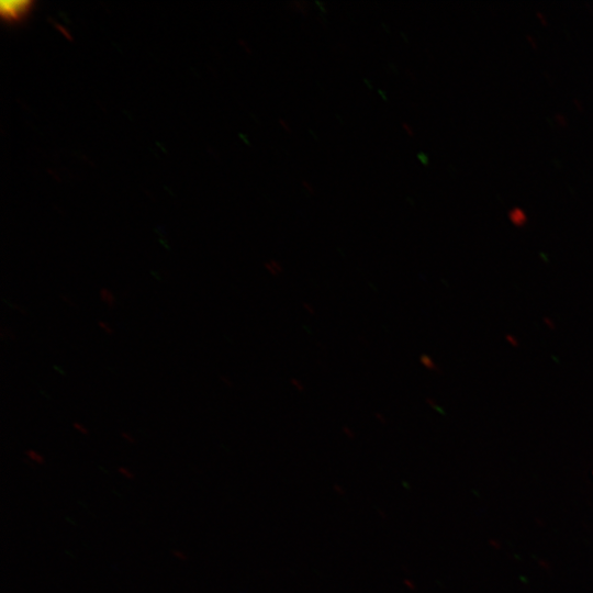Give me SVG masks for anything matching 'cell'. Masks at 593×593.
<instances>
[{
	"label": "cell",
	"mask_w": 593,
	"mask_h": 593,
	"mask_svg": "<svg viewBox=\"0 0 593 593\" xmlns=\"http://www.w3.org/2000/svg\"><path fill=\"white\" fill-rule=\"evenodd\" d=\"M32 1H2L0 13L3 20L14 23L23 20L32 9Z\"/></svg>",
	"instance_id": "obj_1"
},
{
	"label": "cell",
	"mask_w": 593,
	"mask_h": 593,
	"mask_svg": "<svg viewBox=\"0 0 593 593\" xmlns=\"http://www.w3.org/2000/svg\"><path fill=\"white\" fill-rule=\"evenodd\" d=\"M508 217L511 222L516 226H523L527 222V215L525 211L519 206L512 208L508 211Z\"/></svg>",
	"instance_id": "obj_2"
},
{
	"label": "cell",
	"mask_w": 593,
	"mask_h": 593,
	"mask_svg": "<svg viewBox=\"0 0 593 593\" xmlns=\"http://www.w3.org/2000/svg\"><path fill=\"white\" fill-rule=\"evenodd\" d=\"M101 301L109 307H113L115 304V296L108 288H101L99 292Z\"/></svg>",
	"instance_id": "obj_3"
},
{
	"label": "cell",
	"mask_w": 593,
	"mask_h": 593,
	"mask_svg": "<svg viewBox=\"0 0 593 593\" xmlns=\"http://www.w3.org/2000/svg\"><path fill=\"white\" fill-rule=\"evenodd\" d=\"M26 458L35 465L44 463L45 459L42 454L34 449H27L25 451Z\"/></svg>",
	"instance_id": "obj_4"
},
{
	"label": "cell",
	"mask_w": 593,
	"mask_h": 593,
	"mask_svg": "<svg viewBox=\"0 0 593 593\" xmlns=\"http://www.w3.org/2000/svg\"><path fill=\"white\" fill-rule=\"evenodd\" d=\"M291 9L300 14H306L309 11V3L306 1H291Z\"/></svg>",
	"instance_id": "obj_5"
},
{
	"label": "cell",
	"mask_w": 593,
	"mask_h": 593,
	"mask_svg": "<svg viewBox=\"0 0 593 593\" xmlns=\"http://www.w3.org/2000/svg\"><path fill=\"white\" fill-rule=\"evenodd\" d=\"M72 427H74L75 430H77L81 435H88L89 434L88 428L83 424H81L79 422H74Z\"/></svg>",
	"instance_id": "obj_6"
},
{
	"label": "cell",
	"mask_w": 593,
	"mask_h": 593,
	"mask_svg": "<svg viewBox=\"0 0 593 593\" xmlns=\"http://www.w3.org/2000/svg\"><path fill=\"white\" fill-rule=\"evenodd\" d=\"M118 471L125 479H133L134 478L133 472L128 468H126L124 466L119 467Z\"/></svg>",
	"instance_id": "obj_7"
},
{
	"label": "cell",
	"mask_w": 593,
	"mask_h": 593,
	"mask_svg": "<svg viewBox=\"0 0 593 593\" xmlns=\"http://www.w3.org/2000/svg\"><path fill=\"white\" fill-rule=\"evenodd\" d=\"M98 325L103 332H105V334L111 335L113 333V329L107 322L98 321Z\"/></svg>",
	"instance_id": "obj_8"
},
{
	"label": "cell",
	"mask_w": 593,
	"mask_h": 593,
	"mask_svg": "<svg viewBox=\"0 0 593 593\" xmlns=\"http://www.w3.org/2000/svg\"><path fill=\"white\" fill-rule=\"evenodd\" d=\"M278 123L286 132L291 133L292 128L288 121H286L283 118H279Z\"/></svg>",
	"instance_id": "obj_9"
},
{
	"label": "cell",
	"mask_w": 593,
	"mask_h": 593,
	"mask_svg": "<svg viewBox=\"0 0 593 593\" xmlns=\"http://www.w3.org/2000/svg\"><path fill=\"white\" fill-rule=\"evenodd\" d=\"M301 186L307 193L312 194L314 192V188L311 182L302 180Z\"/></svg>",
	"instance_id": "obj_10"
},
{
	"label": "cell",
	"mask_w": 593,
	"mask_h": 593,
	"mask_svg": "<svg viewBox=\"0 0 593 593\" xmlns=\"http://www.w3.org/2000/svg\"><path fill=\"white\" fill-rule=\"evenodd\" d=\"M402 128H403L404 132L407 134V136H410V137H413V136H414L413 127H412L409 123L403 122V123H402Z\"/></svg>",
	"instance_id": "obj_11"
},
{
	"label": "cell",
	"mask_w": 593,
	"mask_h": 593,
	"mask_svg": "<svg viewBox=\"0 0 593 593\" xmlns=\"http://www.w3.org/2000/svg\"><path fill=\"white\" fill-rule=\"evenodd\" d=\"M121 436L122 438L126 441V443H130V444H134L135 443V439L134 437L132 436V434L127 433V432H121Z\"/></svg>",
	"instance_id": "obj_12"
},
{
	"label": "cell",
	"mask_w": 593,
	"mask_h": 593,
	"mask_svg": "<svg viewBox=\"0 0 593 593\" xmlns=\"http://www.w3.org/2000/svg\"><path fill=\"white\" fill-rule=\"evenodd\" d=\"M555 119H556L557 122H558L559 124H561V125H563V126L568 125V120H567V118H566L563 114L557 113V114L555 115Z\"/></svg>",
	"instance_id": "obj_13"
},
{
	"label": "cell",
	"mask_w": 593,
	"mask_h": 593,
	"mask_svg": "<svg viewBox=\"0 0 593 593\" xmlns=\"http://www.w3.org/2000/svg\"><path fill=\"white\" fill-rule=\"evenodd\" d=\"M172 553L179 560H186L187 559L186 553L182 552L181 550H174Z\"/></svg>",
	"instance_id": "obj_14"
},
{
	"label": "cell",
	"mask_w": 593,
	"mask_h": 593,
	"mask_svg": "<svg viewBox=\"0 0 593 593\" xmlns=\"http://www.w3.org/2000/svg\"><path fill=\"white\" fill-rule=\"evenodd\" d=\"M536 15L539 18L542 24H547V19L540 11H536Z\"/></svg>",
	"instance_id": "obj_15"
},
{
	"label": "cell",
	"mask_w": 593,
	"mask_h": 593,
	"mask_svg": "<svg viewBox=\"0 0 593 593\" xmlns=\"http://www.w3.org/2000/svg\"><path fill=\"white\" fill-rule=\"evenodd\" d=\"M60 299H61L65 303L74 305L72 302H71V300L69 299V296H67L66 294H61V295H60Z\"/></svg>",
	"instance_id": "obj_16"
},
{
	"label": "cell",
	"mask_w": 593,
	"mask_h": 593,
	"mask_svg": "<svg viewBox=\"0 0 593 593\" xmlns=\"http://www.w3.org/2000/svg\"><path fill=\"white\" fill-rule=\"evenodd\" d=\"M526 38L530 42V44H532L534 47L537 46V43H536V41L533 38L532 35L526 34Z\"/></svg>",
	"instance_id": "obj_17"
},
{
	"label": "cell",
	"mask_w": 593,
	"mask_h": 593,
	"mask_svg": "<svg viewBox=\"0 0 593 593\" xmlns=\"http://www.w3.org/2000/svg\"><path fill=\"white\" fill-rule=\"evenodd\" d=\"M573 102L577 104L578 109H580L581 111H583V105H582V102L579 101L577 98L573 99Z\"/></svg>",
	"instance_id": "obj_18"
},
{
	"label": "cell",
	"mask_w": 593,
	"mask_h": 593,
	"mask_svg": "<svg viewBox=\"0 0 593 593\" xmlns=\"http://www.w3.org/2000/svg\"><path fill=\"white\" fill-rule=\"evenodd\" d=\"M506 338H507L508 342H511V344H512L513 346H517V344H516L517 342L514 340L513 337H512L511 335L507 336Z\"/></svg>",
	"instance_id": "obj_19"
}]
</instances>
